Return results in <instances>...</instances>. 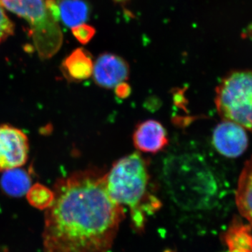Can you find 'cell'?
<instances>
[{
  "label": "cell",
  "instance_id": "obj_1",
  "mask_svg": "<svg viewBox=\"0 0 252 252\" xmlns=\"http://www.w3.org/2000/svg\"><path fill=\"white\" fill-rule=\"evenodd\" d=\"M45 210L44 252H108L124 220V207L111 196L105 175L74 172L59 180Z\"/></svg>",
  "mask_w": 252,
  "mask_h": 252
},
{
  "label": "cell",
  "instance_id": "obj_2",
  "mask_svg": "<svg viewBox=\"0 0 252 252\" xmlns=\"http://www.w3.org/2000/svg\"><path fill=\"white\" fill-rule=\"evenodd\" d=\"M149 175L146 160L138 153L119 159L105 174L107 190L112 198L130 208L135 228H143L147 215L158 207L157 199L151 196Z\"/></svg>",
  "mask_w": 252,
  "mask_h": 252
},
{
  "label": "cell",
  "instance_id": "obj_3",
  "mask_svg": "<svg viewBox=\"0 0 252 252\" xmlns=\"http://www.w3.org/2000/svg\"><path fill=\"white\" fill-rule=\"evenodd\" d=\"M0 4L27 21L36 51L41 59H50L59 51L63 43L62 31L46 1L0 0Z\"/></svg>",
  "mask_w": 252,
  "mask_h": 252
},
{
  "label": "cell",
  "instance_id": "obj_4",
  "mask_svg": "<svg viewBox=\"0 0 252 252\" xmlns=\"http://www.w3.org/2000/svg\"><path fill=\"white\" fill-rule=\"evenodd\" d=\"M215 104L223 120L252 132V70L230 73L216 90Z\"/></svg>",
  "mask_w": 252,
  "mask_h": 252
},
{
  "label": "cell",
  "instance_id": "obj_5",
  "mask_svg": "<svg viewBox=\"0 0 252 252\" xmlns=\"http://www.w3.org/2000/svg\"><path fill=\"white\" fill-rule=\"evenodd\" d=\"M29 151V140L24 132L14 126L0 125V171L23 166Z\"/></svg>",
  "mask_w": 252,
  "mask_h": 252
},
{
  "label": "cell",
  "instance_id": "obj_6",
  "mask_svg": "<svg viewBox=\"0 0 252 252\" xmlns=\"http://www.w3.org/2000/svg\"><path fill=\"white\" fill-rule=\"evenodd\" d=\"M214 147L228 158L241 156L248 147L246 130L235 123L223 120L215 127L212 135Z\"/></svg>",
  "mask_w": 252,
  "mask_h": 252
},
{
  "label": "cell",
  "instance_id": "obj_7",
  "mask_svg": "<svg viewBox=\"0 0 252 252\" xmlns=\"http://www.w3.org/2000/svg\"><path fill=\"white\" fill-rule=\"evenodd\" d=\"M92 75L94 82L100 87L117 89L128 78L129 66L122 58L106 53L96 60Z\"/></svg>",
  "mask_w": 252,
  "mask_h": 252
},
{
  "label": "cell",
  "instance_id": "obj_8",
  "mask_svg": "<svg viewBox=\"0 0 252 252\" xmlns=\"http://www.w3.org/2000/svg\"><path fill=\"white\" fill-rule=\"evenodd\" d=\"M132 140L135 148L145 153H158L168 144L166 130L155 120H147L139 124L134 131Z\"/></svg>",
  "mask_w": 252,
  "mask_h": 252
},
{
  "label": "cell",
  "instance_id": "obj_9",
  "mask_svg": "<svg viewBox=\"0 0 252 252\" xmlns=\"http://www.w3.org/2000/svg\"><path fill=\"white\" fill-rule=\"evenodd\" d=\"M56 18L67 27L84 24L89 17V5L84 0H55Z\"/></svg>",
  "mask_w": 252,
  "mask_h": 252
},
{
  "label": "cell",
  "instance_id": "obj_10",
  "mask_svg": "<svg viewBox=\"0 0 252 252\" xmlns=\"http://www.w3.org/2000/svg\"><path fill=\"white\" fill-rule=\"evenodd\" d=\"M235 202L240 215L252 226V157L245 163L239 177Z\"/></svg>",
  "mask_w": 252,
  "mask_h": 252
},
{
  "label": "cell",
  "instance_id": "obj_11",
  "mask_svg": "<svg viewBox=\"0 0 252 252\" xmlns=\"http://www.w3.org/2000/svg\"><path fill=\"white\" fill-rule=\"evenodd\" d=\"M63 72L68 79L80 81L92 75L94 63L91 56L83 49H78L66 58L62 64Z\"/></svg>",
  "mask_w": 252,
  "mask_h": 252
},
{
  "label": "cell",
  "instance_id": "obj_12",
  "mask_svg": "<svg viewBox=\"0 0 252 252\" xmlns=\"http://www.w3.org/2000/svg\"><path fill=\"white\" fill-rule=\"evenodd\" d=\"M31 185L29 174L21 167L5 170L0 180L3 191L9 196L16 198L26 195Z\"/></svg>",
  "mask_w": 252,
  "mask_h": 252
},
{
  "label": "cell",
  "instance_id": "obj_13",
  "mask_svg": "<svg viewBox=\"0 0 252 252\" xmlns=\"http://www.w3.org/2000/svg\"><path fill=\"white\" fill-rule=\"evenodd\" d=\"M225 243L228 250L225 252H252V236L248 230L233 228L225 235Z\"/></svg>",
  "mask_w": 252,
  "mask_h": 252
},
{
  "label": "cell",
  "instance_id": "obj_14",
  "mask_svg": "<svg viewBox=\"0 0 252 252\" xmlns=\"http://www.w3.org/2000/svg\"><path fill=\"white\" fill-rule=\"evenodd\" d=\"M26 196L32 206L46 210L54 201V193L46 186L37 183L31 186Z\"/></svg>",
  "mask_w": 252,
  "mask_h": 252
},
{
  "label": "cell",
  "instance_id": "obj_15",
  "mask_svg": "<svg viewBox=\"0 0 252 252\" xmlns=\"http://www.w3.org/2000/svg\"><path fill=\"white\" fill-rule=\"evenodd\" d=\"M14 30V24L5 14L2 6L0 4V44L13 34Z\"/></svg>",
  "mask_w": 252,
  "mask_h": 252
},
{
  "label": "cell",
  "instance_id": "obj_16",
  "mask_svg": "<svg viewBox=\"0 0 252 252\" xmlns=\"http://www.w3.org/2000/svg\"><path fill=\"white\" fill-rule=\"evenodd\" d=\"M72 32L74 36L80 41L81 44H86L94 37L95 30L88 25L82 24L72 28Z\"/></svg>",
  "mask_w": 252,
  "mask_h": 252
},
{
  "label": "cell",
  "instance_id": "obj_17",
  "mask_svg": "<svg viewBox=\"0 0 252 252\" xmlns=\"http://www.w3.org/2000/svg\"><path fill=\"white\" fill-rule=\"evenodd\" d=\"M114 1H117V2H125V1H127V0H114Z\"/></svg>",
  "mask_w": 252,
  "mask_h": 252
}]
</instances>
